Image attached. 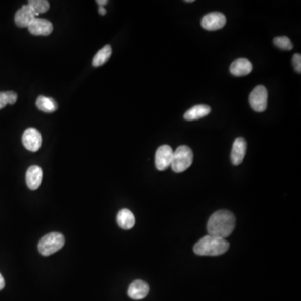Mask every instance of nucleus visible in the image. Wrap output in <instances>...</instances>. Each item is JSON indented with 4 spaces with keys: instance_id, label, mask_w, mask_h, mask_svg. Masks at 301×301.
Returning a JSON list of instances; mask_svg holds the SVG:
<instances>
[{
    "instance_id": "obj_4",
    "label": "nucleus",
    "mask_w": 301,
    "mask_h": 301,
    "mask_svg": "<svg viewBox=\"0 0 301 301\" xmlns=\"http://www.w3.org/2000/svg\"><path fill=\"white\" fill-rule=\"evenodd\" d=\"M193 160V154L192 150L187 146H180L173 153L171 167L173 172L180 173L187 170L192 165Z\"/></svg>"
},
{
    "instance_id": "obj_14",
    "label": "nucleus",
    "mask_w": 301,
    "mask_h": 301,
    "mask_svg": "<svg viewBox=\"0 0 301 301\" xmlns=\"http://www.w3.org/2000/svg\"><path fill=\"white\" fill-rule=\"evenodd\" d=\"M230 73L234 76H245L252 72L253 65L247 59H238L234 61L230 66Z\"/></svg>"
},
{
    "instance_id": "obj_17",
    "label": "nucleus",
    "mask_w": 301,
    "mask_h": 301,
    "mask_svg": "<svg viewBox=\"0 0 301 301\" xmlns=\"http://www.w3.org/2000/svg\"><path fill=\"white\" fill-rule=\"evenodd\" d=\"M36 106L41 111L47 113H51L58 109V104L53 98L46 97L41 95L36 101Z\"/></svg>"
},
{
    "instance_id": "obj_18",
    "label": "nucleus",
    "mask_w": 301,
    "mask_h": 301,
    "mask_svg": "<svg viewBox=\"0 0 301 301\" xmlns=\"http://www.w3.org/2000/svg\"><path fill=\"white\" fill-rule=\"evenodd\" d=\"M112 50H111V46L110 45H107L104 47L99 50V52L95 54L94 59H93V66L95 67H99L104 65L106 62L110 59L111 57Z\"/></svg>"
},
{
    "instance_id": "obj_20",
    "label": "nucleus",
    "mask_w": 301,
    "mask_h": 301,
    "mask_svg": "<svg viewBox=\"0 0 301 301\" xmlns=\"http://www.w3.org/2000/svg\"><path fill=\"white\" fill-rule=\"evenodd\" d=\"M274 46L281 50H290L293 49V44L290 39L286 36L276 37L274 39Z\"/></svg>"
},
{
    "instance_id": "obj_19",
    "label": "nucleus",
    "mask_w": 301,
    "mask_h": 301,
    "mask_svg": "<svg viewBox=\"0 0 301 301\" xmlns=\"http://www.w3.org/2000/svg\"><path fill=\"white\" fill-rule=\"evenodd\" d=\"M28 5L33 10L35 15L45 14L50 9V3L46 0H30Z\"/></svg>"
},
{
    "instance_id": "obj_5",
    "label": "nucleus",
    "mask_w": 301,
    "mask_h": 301,
    "mask_svg": "<svg viewBox=\"0 0 301 301\" xmlns=\"http://www.w3.org/2000/svg\"><path fill=\"white\" fill-rule=\"evenodd\" d=\"M250 107L257 112H263L267 108L268 91L267 89L262 85L256 86L249 95Z\"/></svg>"
},
{
    "instance_id": "obj_7",
    "label": "nucleus",
    "mask_w": 301,
    "mask_h": 301,
    "mask_svg": "<svg viewBox=\"0 0 301 301\" xmlns=\"http://www.w3.org/2000/svg\"><path fill=\"white\" fill-rule=\"evenodd\" d=\"M173 150L168 145H163L159 147L156 152L155 163L157 170L164 171L170 167L173 158Z\"/></svg>"
},
{
    "instance_id": "obj_12",
    "label": "nucleus",
    "mask_w": 301,
    "mask_h": 301,
    "mask_svg": "<svg viewBox=\"0 0 301 301\" xmlns=\"http://www.w3.org/2000/svg\"><path fill=\"white\" fill-rule=\"evenodd\" d=\"M36 18V15L29 5H23L18 9L14 17V21L17 26L21 28H28L32 21Z\"/></svg>"
},
{
    "instance_id": "obj_16",
    "label": "nucleus",
    "mask_w": 301,
    "mask_h": 301,
    "mask_svg": "<svg viewBox=\"0 0 301 301\" xmlns=\"http://www.w3.org/2000/svg\"><path fill=\"white\" fill-rule=\"evenodd\" d=\"M116 221L119 226L123 229H130L133 228L136 223L135 216L129 209H123L118 213Z\"/></svg>"
},
{
    "instance_id": "obj_23",
    "label": "nucleus",
    "mask_w": 301,
    "mask_h": 301,
    "mask_svg": "<svg viewBox=\"0 0 301 301\" xmlns=\"http://www.w3.org/2000/svg\"><path fill=\"white\" fill-rule=\"evenodd\" d=\"M9 104L6 92H0V109L4 108Z\"/></svg>"
},
{
    "instance_id": "obj_9",
    "label": "nucleus",
    "mask_w": 301,
    "mask_h": 301,
    "mask_svg": "<svg viewBox=\"0 0 301 301\" xmlns=\"http://www.w3.org/2000/svg\"><path fill=\"white\" fill-rule=\"evenodd\" d=\"M28 30L30 34L35 36H49L52 33L54 27L50 21L35 18L28 26Z\"/></svg>"
},
{
    "instance_id": "obj_11",
    "label": "nucleus",
    "mask_w": 301,
    "mask_h": 301,
    "mask_svg": "<svg viewBox=\"0 0 301 301\" xmlns=\"http://www.w3.org/2000/svg\"><path fill=\"white\" fill-rule=\"evenodd\" d=\"M149 286L147 282L137 279L130 285L127 290V294L131 299L138 300L144 299L149 293Z\"/></svg>"
},
{
    "instance_id": "obj_24",
    "label": "nucleus",
    "mask_w": 301,
    "mask_h": 301,
    "mask_svg": "<svg viewBox=\"0 0 301 301\" xmlns=\"http://www.w3.org/2000/svg\"><path fill=\"white\" fill-rule=\"evenodd\" d=\"M5 286V281L2 274H0V290H2Z\"/></svg>"
},
{
    "instance_id": "obj_25",
    "label": "nucleus",
    "mask_w": 301,
    "mask_h": 301,
    "mask_svg": "<svg viewBox=\"0 0 301 301\" xmlns=\"http://www.w3.org/2000/svg\"><path fill=\"white\" fill-rule=\"evenodd\" d=\"M96 3H97L98 5H100V7H103L104 5L108 4V1L107 0H97Z\"/></svg>"
},
{
    "instance_id": "obj_27",
    "label": "nucleus",
    "mask_w": 301,
    "mask_h": 301,
    "mask_svg": "<svg viewBox=\"0 0 301 301\" xmlns=\"http://www.w3.org/2000/svg\"><path fill=\"white\" fill-rule=\"evenodd\" d=\"M186 3H193V0H185Z\"/></svg>"
},
{
    "instance_id": "obj_1",
    "label": "nucleus",
    "mask_w": 301,
    "mask_h": 301,
    "mask_svg": "<svg viewBox=\"0 0 301 301\" xmlns=\"http://www.w3.org/2000/svg\"><path fill=\"white\" fill-rule=\"evenodd\" d=\"M235 225V216L232 212L219 210L211 216L207 229L209 235L224 239L233 233Z\"/></svg>"
},
{
    "instance_id": "obj_8",
    "label": "nucleus",
    "mask_w": 301,
    "mask_h": 301,
    "mask_svg": "<svg viewBox=\"0 0 301 301\" xmlns=\"http://www.w3.org/2000/svg\"><path fill=\"white\" fill-rule=\"evenodd\" d=\"M225 25H226V17L218 12L207 14L202 18V27L209 31L221 30L225 26Z\"/></svg>"
},
{
    "instance_id": "obj_2",
    "label": "nucleus",
    "mask_w": 301,
    "mask_h": 301,
    "mask_svg": "<svg viewBox=\"0 0 301 301\" xmlns=\"http://www.w3.org/2000/svg\"><path fill=\"white\" fill-rule=\"evenodd\" d=\"M229 249V243L224 238L207 235L194 245L193 251L199 256H219Z\"/></svg>"
},
{
    "instance_id": "obj_21",
    "label": "nucleus",
    "mask_w": 301,
    "mask_h": 301,
    "mask_svg": "<svg viewBox=\"0 0 301 301\" xmlns=\"http://www.w3.org/2000/svg\"><path fill=\"white\" fill-rule=\"evenodd\" d=\"M292 64L294 70L298 74L301 73V55L300 54H294L293 55Z\"/></svg>"
},
{
    "instance_id": "obj_13",
    "label": "nucleus",
    "mask_w": 301,
    "mask_h": 301,
    "mask_svg": "<svg viewBox=\"0 0 301 301\" xmlns=\"http://www.w3.org/2000/svg\"><path fill=\"white\" fill-rule=\"evenodd\" d=\"M247 143L245 139L238 137L234 141L231 152V162L233 165L238 166L241 164L246 154Z\"/></svg>"
},
{
    "instance_id": "obj_3",
    "label": "nucleus",
    "mask_w": 301,
    "mask_h": 301,
    "mask_svg": "<svg viewBox=\"0 0 301 301\" xmlns=\"http://www.w3.org/2000/svg\"><path fill=\"white\" fill-rule=\"evenodd\" d=\"M65 245V237L59 232L48 233L41 238L38 245L39 252L43 256H50L62 249Z\"/></svg>"
},
{
    "instance_id": "obj_26",
    "label": "nucleus",
    "mask_w": 301,
    "mask_h": 301,
    "mask_svg": "<svg viewBox=\"0 0 301 301\" xmlns=\"http://www.w3.org/2000/svg\"><path fill=\"white\" fill-rule=\"evenodd\" d=\"M99 13H100L101 15L104 16L107 14V10L105 9L104 7H100V9H99Z\"/></svg>"
},
{
    "instance_id": "obj_15",
    "label": "nucleus",
    "mask_w": 301,
    "mask_h": 301,
    "mask_svg": "<svg viewBox=\"0 0 301 301\" xmlns=\"http://www.w3.org/2000/svg\"><path fill=\"white\" fill-rule=\"evenodd\" d=\"M211 112V107L208 105H196L186 111L184 118L186 121H195L207 116Z\"/></svg>"
},
{
    "instance_id": "obj_6",
    "label": "nucleus",
    "mask_w": 301,
    "mask_h": 301,
    "mask_svg": "<svg viewBox=\"0 0 301 301\" xmlns=\"http://www.w3.org/2000/svg\"><path fill=\"white\" fill-rule=\"evenodd\" d=\"M22 143L28 151L37 152L39 151L42 144L41 134L38 130L34 128H28L25 130L22 136Z\"/></svg>"
},
{
    "instance_id": "obj_22",
    "label": "nucleus",
    "mask_w": 301,
    "mask_h": 301,
    "mask_svg": "<svg viewBox=\"0 0 301 301\" xmlns=\"http://www.w3.org/2000/svg\"><path fill=\"white\" fill-rule=\"evenodd\" d=\"M6 95H7L9 104H14V103L17 102V100H18V95H17V93L14 92V91H6Z\"/></svg>"
},
{
    "instance_id": "obj_10",
    "label": "nucleus",
    "mask_w": 301,
    "mask_h": 301,
    "mask_svg": "<svg viewBox=\"0 0 301 301\" xmlns=\"http://www.w3.org/2000/svg\"><path fill=\"white\" fill-rule=\"evenodd\" d=\"M43 179V171L39 166L33 165L28 168L25 176L26 184L30 190H36L39 188Z\"/></svg>"
}]
</instances>
